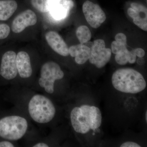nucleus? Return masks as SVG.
<instances>
[{
  "label": "nucleus",
  "instance_id": "obj_1",
  "mask_svg": "<svg viewBox=\"0 0 147 147\" xmlns=\"http://www.w3.org/2000/svg\"><path fill=\"white\" fill-rule=\"evenodd\" d=\"M112 84L115 89L126 93L136 94L144 90L146 83L143 75L130 68L119 69L113 73Z\"/></svg>",
  "mask_w": 147,
  "mask_h": 147
},
{
  "label": "nucleus",
  "instance_id": "obj_2",
  "mask_svg": "<svg viewBox=\"0 0 147 147\" xmlns=\"http://www.w3.org/2000/svg\"><path fill=\"white\" fill-rule=\"evenodd\" d=\"M28 111L31 117L40 123H47L55 117L56 109L50 99L45 96L36 94L30 100Z\"/></svg>",
  "mask_w": 147,
  "mask_h": 147
},
{
  "label": "nucleus",
  "instance_id": "obj_3",
  "mask_svg": "<svg viewBox=\"0 0 147 147\" xmlns=\"http://www.w3.org/2000/svg\"><path fill=\"white\" fill-rule=\"evenodd\" d=\"M28 122L19 116L5 117L0 120V137L11 141L21 139L26 132Z\"/></svg>",
  "mask_w": 147,
  "mask_h": 147
},
{
  "label": "nucleus",
  "instance_id": "obj_4",
  "mask_svg": "<svg viewBox=\"0 0 147 147\" xmlns=\"http://www.w3.org/2000/svg\"><path fill=\"white\" fill-rule=\"evenodd\" d=\"M64 76V74L58 63L52 61L47 62L41 67L38 83L46 92L53 94L55 81L62 79Z\"/></svg>",
  "mask_w": 147,
  "mask_h": 147
},
{
  "label": "nucleus",
  "instance_id": "obj_5",
  "mask_svg": "<svg viewBox=\"0 0 147 147\" xmlns=\"http://www.w3.org/2000/svg\"><path fill=\"white\" fill-rule=\"evenodd\" d=\"M91 106L84 105L73 108L70 114L72 127L77 133L86 134L91 129Z\"/></svg>",
  "mask_w": 147,
  "mask_h": 147
},
{
  "label": "nucleus",
  "instance_id": "obj_6",
  "mask_svg": "<svg viewBox=\"0 0 147 147\" xmlns=\"http://www.w3.org/2000/svg\"><path fill=\"white\" fill-rule=\"evenodd\" d=\"M82 10L87 22L94 28L100 27L106 20L105 13L99 5L90 0L84 2Z\"/></svg>",
  "mask_w": 147,
  "mask_h": 147
},
{
  "label": "nucleus",
  "instance_id": "obj_7",
  "mask_svg": "<svg viewBox=\"0 0 147 147\" xmlns=\"http://www.w3.org/2000/svg\"><path fill=\"white\" fill-rule=\"evenodd\" d=\"M16 57V53L13 51H7L3 55L0 67V74L7 80L14 79L18 74Z\"/></svg>",
  "mask_w": 147,
  "mask_h": 147
},
{
  "label": "nucleus",
  "instance_id": "obj_8",
  "mask_svg": "<svg viewBox=\"0 0 147 147\" xmlns=\"http://www.w3.org/2000/svg\"><path fill=\"white\" fill-rule=\"evenodd\" d=\"M37 21V18L35 12L31 9H27L14 18L11 25V30L15 33H19L27 27L34 26Z\"/></svg>",
  "mask_w": 147,
  "mask_h": 147
},
{
  "label": "nucleus",
  "instance_id": "obj_9",
  "mask_svg": "<svg viewBox=\"0 0 147 147\" xmlns=\"http://www.w3.org/2000/svg\"><path fill=\"white\" fill-rule=\"evenodd\" d=\"M129 16L133 19V23L140 28L147 31V7L138 2L132 4L127 10Z\"/></svg>",
  "mask_w": 147,
  "mask_h": 147
},
{
  "label": "nucleus",
  "instance_id": "obj_10",
  "mask_svg": "<svg viewBox=\"0 0 147 147\" xmlns=\"http://www.w3.org/2000/svg\"><path fill=\"white\" fill-rule=\"evenodd\" d=\"M45 39L49 46L56 53L63 57L69 55L68 46L62 37L56 32H47L45 34Z\"/></svg>",
  "mask_w": 147,
  "mask_h": 147
},
{
  "label": "nucleus",
  "instance_id": "obj_11",
  "mask_svg": "<svg viewBox=\"0 0 147 147\" xmlns=\"http://www.w3.org/2000/svg\"><path fill=\"white\" fill-rule=\"evenodd\" d=\"M16 65L18 73L21 78H29L32 74L30 56L28 53L21 51L16 55Z\"/></svg>",
  "mask_w": 147,
  "mask_h": 147
},
{
  "label": "nucleus",
  "instance_id": "obj_12",
  "mask_svg": "<svg viewBox=\"0 0 147 147\" xmlns=\"http://www.w3.org/2000/svg\"><path fill=\"white\" fill-rule=\"evenodd\" d=\"M90 53L89 47L82 43L72 45L69 48V54L75 57V62L79 65L84 64L88 60Z\"/></svg>",
  "mask_w": 147,
  "mask_h": 147
},
{
  "label": "nucleus",
  "instance_id": "obj_13",
  "mask_svg": "<svg viewBox=\"0 0 147 147\" xmlns=\"http://www.w3.org/2000/svg\"><path fill=\"white\" fill-rule=\"evenodd\" d=\"M112 55V51L110 48H105L94 55H91L90 62L98 68H102L110 61Z\"/></svg>",
  "mask_w": 147,
  "mask_h": 147
},
{
  "label": "nucleus",
  "instance_id": "obj_14",
  "mask_svg": "<svg viewBox=\"0 0 147 147\" xmlns=\"http://www.w3.org/2000/svg\"><path fill=\"white\" fill-rule=\"evenodd\" d=\"M16 0H0V20L6 21L18 8Z\"/></svg>",
  "mask_w": 147,
  "mask_h": 147
},
{
  "label": "nucleus",
  "instance_id": "obj_15",
  "mask_svg": "<svg viewBox=\"0 0 147 147\" xmlns=\"http://www.w3.org/2000/svg\"><path fill=\"white\" fill-rule=\"evenodd\" d=\"M90 118L91 129L94 130L100 127L102 123V115L99 108L94 106H91Z\"/></svg>",
  "mask_w": 147,
  "mask_h": 147
},
{
  "label": "nucleus",
  "instance_id": "obj_16",
  "mask_svg": "<svg viewBox=\"0 0 147 147\" xmlns=\"http://www.w3.org/2000/svg\"><path fill=\"white\" fill-rule=\"evenodd\" d=\"M76 35L80 43L84 44L90 40L92 34L89 28L87 26H81L76 31Z\"/></svg>",
  "mask_w": 147,
  "mask_h": 147
},
{
  "label": "nucleus",
  "instance_id": "obj_17",
  "mask_svg": "<svg viewBox=\"0 0 147 147\" xmlns=\"http://www.w3.org/2000/svg\"><path fill=\"white\" fill-rule=\"evenodd\" d=\"M30 3L36 10L46 13L50 10L51 0H30Z\"/></svg>",
  "mask_w": 147,
  "mask_h": 147
},
{
  "label": "nucleus",
  "instance_id": "obj_18",
  "mask_svg": "<svg viewBox=\"0 0 147 147\" xmlns=\"http://www.w3.org/2000/svg\"><path fill=\"white\" fill-rule=\"evenodd\" d=\"M129 51L127 48L116 54L115 59L116 62L120 65H125L128 63Z\"/></svg>",
  "mask_w": 147,
  "mask_h": 147
},
{
  "label": "nucleus",
  "instance_id": "obj_19",
  "mask_svg": "<svg viewBox=\"0 0 147 147\" xmlns=\"http://www.w3.org/2000/svg\"><path fill=\"white\" fill-rule=\"evenodd\" d=\"M126 48V45H124L116 40L113 41L111 44V51L115 55L125 50Z\"/></svg>",
  "mask_w": 147,
  "mask_h": 147
},
{
  "label": "nucleus",
  "instance_id": "obj_20",
  "mask_svg": "<svg viewBox=\"0 0 147 147\" xmlns=\"http://www.w3.org/2000/svg\"><path fill=\"white\" fill-rule=\"evenodd\" d=\"M10 29L8 25L5 24H0V39H5L8 36Z\"/></svg>",
  "mask_w": 147,
  "mask_h": 147
},
{
  "label": "nucleus",
  "instance_id": "obj_21",
  "mask_svg": "<svg viewBox=\"0 0 147 147\" xmlns=\"http://www.w3.org/2000/svg\"><path fill=\"white\" fill-rule=\"evenodd\" d=\"M116 41L124 45H126L127 37L125 34L122 33H119L116 34L115 37Z\"/></svg>",
  "mask_w": 147,
  "mask_h": 147
},
{
  "label": "nucleus",
  "instance_id": "obj_22",
  "mask_svg": "<svg viewBox=\"0 0 147 147\" xmlns=\"http://www.w3.org/2000/svg\"><path fill=\"white\" fill-rule=\"evenodd\" d=\"M137 59V56L135 55L134 52V50H133L131 51H129L128 54V62L130 64H133L136 62Z\"/></svg>",
  "mask_w": 147,
  "mask_h": 147
},
{
  "label": "nucleus",
  "instance_id": "obj_23",
  "mask_svg": "<svg viewBox=\"0 0 147 147\" xmlns=\"http://www.w3.org/2000/svg\"><path fill=\"white\" fill-rule=\"evenodd\" d=\"M134 52L137 57L139 58L143 57L145 55V52L144 50L141 48H138L137 49H134Z\"/></svg>",
  "mask_w": 147,
  "mask_h": 147
},
{
  "label": "nucleus",
  "instance_id": "obj_24",
  "mask_svg": "<svg viewBox=\"0 0 147 147\" xmlns=\"http://www.w3.org/2000/svg\"><path fill=\"white\" fill-rule=\"evenodd\" d=\"M121 147H140L141 146L135 142H125L121 145Z\"/></svg>",
  "mask_w": 147,
  "mask_h": 147
},
{
  "label": "nucleus",
  "instance_id": "obj_25",
  "mask_svg": "<svg viewBox=\"0 0 147 147\" xmlns=\"http://www.w3.org/2000/svg\"><path fill=\"white\" fill-rule=\"evenodd\" d=\"M14 145L9 142L3 141L0 142V147H13Z\"/></svg>",
  "mask_w": 147,
  "mask_h": 147
},
{
  "label": "nucleus",
  "instance_id": "obj_26",
  "mask_svg": "<svg viewBox=\"0 0 147 147\" xmlns=\"http://www.w3.org/2000/svg\"><path fill=\"white\" fill-rule=\"evenodd\" d=\"M137 63L140 65H142L144 64L145 60L143 57L139 58L137 60Z\"/></svg>",
  "mask_w": 147,
  "mask_h": 147
},
{
  "label": "nucleus",
  "instance_id": "obj_27",
  "mask_svg": "<svg viewBox=\"0 0 147 147\" xmlns=\"http://www.w3.org/2000/svg\"><path fill=\"white\" fill-rule=\"evenodd\" d=\"M34 147H48L49 146L44 143H39L33 146Z\"/></svg>",
  "mask_w": 147,
  "mask_h": 147
},
{
  "label": "nucleus",
  "instance_id": "obj_28",
  "mask_svg": "<svg viewBox=\"0 0 147 147\" xmlns=\"http://www.w3.org/2000/svg\"><path fill=\"white\" fill-rule=\"evenodd\" d=\"M147 111L146 112V121H147Z\"/></svg>",
  "mask_w": 147,
  "mask_h": 147
},
{
  "label": "nucleus",
  "instance_id": "obj_29",
  "mask_svg": "<svg viewBox=\"0 0 147 147\" xmlns=\"http://www.w3.org/2000/svg\"><path fill=\"white\" fill-rule=\"evenodd\" d=\"M60 1H62V0H60Z\"/></svg>",
  "mask_w": 147,
  "mask_h": 147
}]
</instances>
